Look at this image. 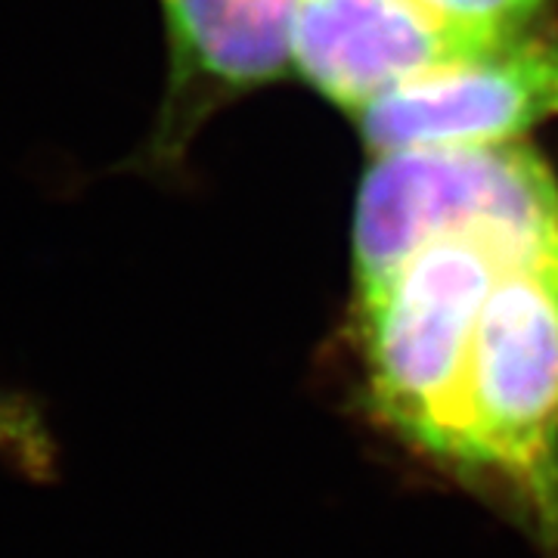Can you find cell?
Here are the masks:
<instances>
[{
    "mask_svg": "<svg viewBox=\"0 0 558 558\" xmlns=\"http://www.w3.org/2000/svg\"><path fill=\"white\" fill-rule=\"evenodd\" d=\"M534 255L543 252L487 230L453 233L354 292L369 413L447 472L457 465L459 388L481 307L506 264Z\"/></svg>",
    "mask_w": 558,
    "mask_h": 558,
    "instance_id": "obj_1",
    "label": "cell"
},
{
    "mask_svg": "<svg viewBox=\"0 0 558 558\" xmlns=\"http://www.w3.org/2000/svg\"><path fill=\"white\" fill-rule=\"evenodd\" d=\"M453 475L497 487L558 543V252L506 264L481 307Z\"/></svg>",
    "mask_w": 558,
    "mask_h": 558,
    "instance_id": "obj_2",
    "label": "cell"
},
{
    "mask_svg": "<svg viewBox=\"0 0 558 558\" xmlns=\"http://www.w3.org/2000/svg\"><path fill=\"white\" fill-rule=\"evenodd\" d=\"M478 230L524 252H556L558 180L537 149L506 143L376 156L354 211V292L391 277L422 245Z\"/></svg>",
    "mask_w": 558,
    "mask_h": 558,
    "instance_id": "obj_3",
    "label": "cell"
},
{
    "mask_svg": "<svg viewBox=\"0 0 558 558\" xmlns=\"http://www.w3.org/2000/svg\"><path fill=\"white\" fill-rule=\"evenodd\" d=\"M301 0H159L165 84L131 168L174 178L202 128L242 97L292 72Z\"/></svg>",
    "mask_w": 558,
    "mask_h": 558,
    "instance_id": "obj_4",
    "label": "cell"
},
{
    "mask_svg": "<svg viewBox=\"0 0 558 558\" xmlns=\"http://www.w3.org/2000/svg\"><path fill=\"white\" fill-rule=\"evenodd\" d=\"M558 119V38L524 28L469 60L407 81L357 112L373 156L506 146Z\"/></svg>",
    "mask_w": 558,
    "mask_h": 558,
    "instance_id": "obj_5",
    "label": "cell"
},
{
    "mask_svg": "<svg viewBox=\"0 0 558 558\" xmlns=\"http://www.w3.org/2000/svg\"><path fill=\"white\" fill-rule=\"evenodd\" d=\"M497 40L438 20L418 0H301L292 72L357 116L400 84L469 60Z\"/></svg>",
    "mask_w": 558,
    "mask_h": 558,
    "instance_id": "obj_6",
    "label": "cell"
},
{
    "mask_svg": "<svg viewBox=\"0 0 558 558\" xmlns=\"http://www.w3.org/2000/svg\"><path fill=\"white\" fill-rule=\"evenodd\" d=\"M0 462L28 475H44L53 462V438L40 407L16 391H0Z\"/></svg>",
    "mask_w": 558,
    "mask_h": 558,
    "instance_id": "obj_7",
    "label": "cell"
},
{
    "mask_svg": "<svg viewBox=\"0 0 558 558\" xmlns=\"http://www.w3.org/2000/svg\"><path fill=\"white\" fill-rule=\"evenodd\" d=\"M428 13L484 38H506L531 28L549 0H418Z\"/></svg>",
    "mask_w": 558,
    "mask_h": 558,
    "instance_id": "obj_8",
    "label": "cell"
}]
</instances>
